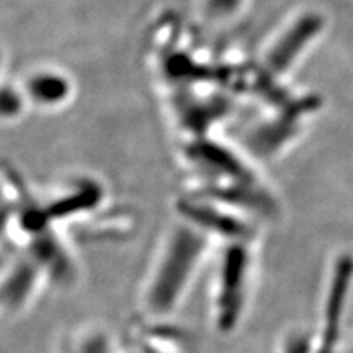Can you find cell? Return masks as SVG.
<instances>
[{
    "instance_id": "cell-1",
    "label": "cell",
    "mask_w": 353,
    "mask_h": 353,
    "mask_svg": "<svg viewBox=\"0 0 353 353\" xmlns=\"http://www.w3.org/2000/svg\"><path fill=\"white\" fill-rule=\"evenodd\" d=\"M218 244L208 234L176 216L162 232L139 288V314L172 319L196 278L214 257Z\"/></svg>"
},
{
    "instance_id": "cell-2",
    "label": "cell",
    "mask_w": 353,
    "mask_h": 353,
    "mask_svg": "<svg viewBox=\"0 0 353 353\" xmlns=\"http://www.w3.org/2000/svg\"><path fill=\"white\" fill-rule=\"evenodd\" d=\"M260 242L218 244L211 260L208 312L219 335H231L241 327L257 286Z\"/></svg>"
},
{
    "instance_id": "cell-3",
    "label": "cell",
    "mask_w": 353,
    "mask_h": 353,
    "mask_svg": "<svg viewBox=\"0 0 353 353\" xmlns=\"http://www.w3.org/2000/svg\"><path fill=\"white\" fill-rule=\"evenodd\" d=\"M175 211L179 218L208 234L216 244L262 242L265 221L228 203L183 193Z\"/></svg>"
},
{
    "instance_id": "cell-4",
    "label": "cell",
    "mask_w": 353,
    "mask_h": 353,
    "mask_svg": "<svg viewBox=\"0 0 353 353\" xmlns=\"http://www.w3.org/2000/svg\"><path fill=\"white\" fill-rule=\"evenodd\" d=\"M50 278L32 255L23 250L3 249L2 262V311L8 317H19L33 307Z\"/></svg>"
},
{
    "instance_id": "cell-5",
    "label": "cell",
    "mask_w": 353,
    "mask_h": 353,
    "mask_svg": "<svg viewBox=\"0 0 353 353\" xmlns=\"http://www.w3.org/2000/svg\"><path fill=\"white\" fill-rule=\"evenodd\" d=\"M107 192L99 180L79 176L57 187L41 203L56 226L76 228L103 210Z\"/></svg>"
},
{
    "instance_id": "cell-6",
    "label": "cell",
    "mask_w": 353,
    "mask_h": 353,
    "mask_svg": "<svg viewBox=\"0 0 353 353\" xmlns=\"http://www.w3.org/2000/svg\"><path fill=\"white\" fill-rule=\"evenodd\" d=\"M123 339L141 353H195L192 332L162 317L136 316Z\"/></svg>"
},
{
    "instance_id": "cell-7",
    "label": "cell",
    "mask_w": 353,
    "mask_h": 353,
    "mask_svg": "<svg viewBox=\"0 0 353 353\" xmlns=\"http://www.w3.org/2000/svg\"><path fill=\"white\" fill-rule=\"evenodd\" d=\"M321 30V20L312 13H304L278 33L263 56V68L270 76L280 77L293 68Z\"/></svg>"
},
{
    "instance_id": "cell-8",
    "label": "cell",
    "mask_w": 353,
    "mask_h": 353,
    "mask_svg": "<svg viewBox=\"0 0 353 353\" xmlns=\"http://www.w3.org/2000/svg\"><path fill=\"white\" fill-rule=\"evenodd\" d=\"M54 353H125V341L100 321H82L57 337Z\"/></svg>"
},
{
    "instance_id": "cell-9",
    "label": "cell",
    "mask_w": 353,
    "mask_h": 353,
    "mask_svg": "<svg viewBox=\"0 0 353 353\" xmlns=\"http://www.w3.org/2000/svg\"><path fill=\"white\" fill-rule=\"evenodd\" d=\"M81 239L94 242H121L131 239L138 229V219L130 210H101L82 223Z\"/></svg>"
},
{
    "instance_id": "cell-10",
    "label": "cell",
    "mask_w": 353,
    "mask_h": 353,
    "mask_svg": "<svg viewBox=\"0 0 353 353\" xmlns=\"http://www.w3.org/2000/svg\"><path fill=\"white\" fill-rule=\"evenodd\" d=\"M25 95H28L38 107L52 108L69 99L70 83L68 77L56 70H37L26 81Z\"/></svg>"
},
{
    "instance_id": "cell-11",
    "label": "cell",
    "mask_w": 353,
    "mask_h": 353,
    "mask_svg": "<svg viewBox=\"0 0 353 353\" xmlns=\"http://www.w3.org/2000/svg\"><path fill=\"white\" fill-rule=\"evenodd\" d=\"M244 0H203V15L211 21L231 19L239 12Z\"/></svg>"
},
{
    "instance_id": "cell-12",
    "label": "cell",
    "mask_w": 353,
    "mask_h": 353,
    "mask_svg": "<svg viewBox=\"0 0 353 353\" xmlns=\"http://www.w3.org/2000/svg\"><path fill=\"white\" fill-rule=\"evenodd\" d=\"M23 108V100H21V94L19 90H8L6 87L3 88L2 95V112L6 117L8 114H19L20 110Z\"/></svg>"
},
{
    "instance_id": "cell-13",
    "label": "cell",
    "mask_w": 353,
    "mask_h": 353,
    "mask_svg": "<svg viewBox=\"0 0 353 353\" xmlns=\"http://www.w3.org/2000/svg\"><path fill=\"white\" fill-rule=\"evenodd\" d=\"M123 341H125V339H123ZM125 353H141V352L136 350V348H132L131 345H128V343L125 342Z\"/></svg>"
},
{
    "instance_id": "cell-14",
    "label": "cell",
    "mask_w": 353,
    "mask_h": 353,
    "mask_svg": "<svg viewBox=\"0 0 353 353\" xmlns=\"http://www.w3.org/2000/svg\"><path fill=\"white\" fill-rule=\"evenodd\" d=\"M347 353H353V345H352L350 348H348V350H347Z\"/></svg>"
}]
</instances>
